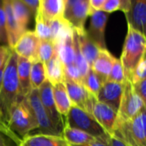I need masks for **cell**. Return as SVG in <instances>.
<instances>
[{
    "mask_svg": "<svg viewBox=\"0 0 146 146\" xmlns=\"http://www.w3.org/2000/svg\"><path fill=\"white\" fill-rule=\"evenodd\" d=\"M92 115L104 128L106 133L110 137H111L117 113L110 106L96 100L93 104Z\"/></svg>",
    "mask_w": 146,
    "mask_h": 146,
    "instance_id": "9a60e30c",
    "label": "cell"
},
{
    "mask_svg": "<svg viewBox=\"0 0 146 146\" xmlns=\"http://www.w3.org/2000/svg\"><path fill=\"white\" fill-rule=\"evenodd\" d=\"M40 44V39L36 35L34 31H26L17 40L12 50L17 56L27 59L29 61H39L38 57V51Z\"/></svg>",
    "mask_w": 146,
    "mask_h": 146,
    "instance_id": "8fae6325",
    "label": "cell"
},
{
    "mask_svg": "<svg viewBox=\"0 0 146 146\" xmlns=\"http://www.w3.org/2000/svg\"><path fill=\"white\" fill-rule=\"evenodd\" d=\"M56 54V52L55 44L52 41L40 40L38 51V60L41 62L45 64Z\"/></svg>",
    "mask_w": 146,
    "mask_h": 146,
    "instance_id": "4dcf8cb0",
    "label": "cell"
},
{
    "mask_svg": "<svg viewBox=\"0 0 146 146\" xmlns=\"http://www.w3.org/2000/svg\"><path fill=\"white\" fill-rule=\"evenodd\" d=\"M145 36L128 27L121 56L120 58L126 79L128 78L130 73L142 57L145 56Z\"/></svg>",
    "mask_w": 146,
    "mask_h": 146,
    "instance_id": "3957f363",
    "label": "cell"
},
{
    "mask_svg": "<svg viewBox=\"0 0 146 146\" xmlns=\"http://www.w3.org/2000/svg\"><path fill=\"white\" fill-rule=\"evenodd\" d=\"M46 80L44 65L40 61L33 62L30 70V82L32 90L38 89V87Z\"/></svg>",
    "mask_w": 146,
    "mask_h": 146,
    "instance_id": "4316f807",
    "label": "cell"
},
{
    "mask_svg": "<svg viewBox=\"0 0 146 146\" xmlns=\"http://www.w3.org/2000/svg\"><path fill=\"white\" fill-rule=\"evenodd\" d=\"M18 101L17 55L12 50L5 66L2 86L0 89V120L7 127L11 110Z\"/></svg>",
    "mask_w": 146,
    "mask_h": 146,
    "instance_id": "6da1fadb",
    "label": "cell"
},
{
    "mask_svg": "<svg viewBox=\"0 0 146 146\" xmlns=\"http://www.w3.org/2000/svg\"><path fill=\"white\" fill-rule=\"evenodd\" d=\"M53 97L58 113L62 117H66L72 106V103L63 82L57 83L53 86Z\"/></svg>",
    "mask_w": 146,
    "mask_h": 146,
    "instance_id": "d4e9b609",
    "label": "cell"
},
{
    "mask_svg": "<svg viewBox=\"0 0 146 146\" xmlns=\"http://www.w3.org/2000/svg\"><path fill=\"white\" fill-rule=\"evenodd\" d=\"M40 102L55 128L62 134L65 126L63 117L58 113L53 97V86L46 80L38 89Z\"/></svg>",
    "mask_w": 146,
    "mask_h": 146,
    "instance_id": "ba28073f",
    "label": "cell"
},
{
    "mask_svg": "<svg viewBox=\"0 0 146 146\" xmlns=\"http://www.w3.org/2000/svg\"><path fill=\"white\" fill-rule=\"evenodd\" d=\"M110 14L104 11H95L91 15V21L86 33L92 41L100 49L107 50L105 41V29Z\"/></svg>",
    "mask_w": 146,
    "mask_h": 146,
    "instance_id": "7c38bea8",
    "label": "cell"
},
{
    "mask_svg": "<svg viewBox=\"0 0 146 146\" xmlns=\"http://www.w3.org/2000/svg\"><path fill=\"white\" fill-rule=\"evenodd\" d=\"M0 130H2L16 145L18 146L19 145H20V143H21V139H20L16 135H15L7 127H5L3 123H2V121H1V120H0Z\"/></svg>",
    "mask_w": 146,
    "mask_h": 146,
    "instance_id": "f35d334b",
    "label": "cell"
},
{
    "mask_svg": "<svg viewBox=\"0 0 146 146\" xmlns=\"http://www.w3.org/2000/svg\"><path fill=\"white\" fill-rule=\"evenodd\" d=\"M74 33H75V35H76L78 43H79L80 51H81L84 58L86 59V62L88 63L89 67L91 68L92 64L97 58L100 49L88 37V35L86 33V30H85L82 33H79L76 32H74Z\"/></svg>",
    "mask_w": 146,
    "mask_h": 146,
    "instance_id": "7402d4cb",
    "label": "cell"
},
{
    "mask_svg": "<svg viewBox=\"0 0 146 146\" xmlns=\"http://www.w3.org/2000/svg\"><path fill=\"white\" fill-rule=\"evenodd\" d=\"M131 3H132V0H121L120 10H121L122 12L127 14L130 9Z\"/></svg>",
    "mask_w": 146,
    "mask_h": 146,
    "instance_id": "b9f144b4",
    "label": "cell"
},
{
    "mask_svg": "<svg viewBox=\"0 0 146 146\" xmlns=\"http://www.w3.org/2000/svg\"><path fill=\"white\" fill-rule=\"evenodd\" d=\"M146 61L145 56L142 57V59L138 62V64L135 66V68L132 70V72L130 73L128 78L127 80H128L132 85L136 84L138 82H140L142 80H146Z\"/></svg>",
    "mask_w": 146,
    "mask_h": 146,
    "instance_id": "1f68e13d",
    "label": "cell"
},
{
    "mask_svg": "<svg viewBox=\"0 0 146 146\" xmlns=\"http://www.w3.org/2000/svg\"><path fill=\"white\" fill-rule=\"evenodd\" d=\"M65 0H39L38 13L46 21L63 19Z\"/></svg>",
    "mask_w": 146,
    "mask_h": 146,
    "instance_id": "e0dca14e",
    "label": "cell"
},
{
    "mask_svg": "<svg viewBox=\"0 0 146 146\" xmlns=\"http://www.w3.org/2000/svg\"><path fill=\"white\" fill-rule=\"evenodd\" d=\"M0 146H17L2 130H0Z\"/></svg>",
    "mask_w": 146,
    "mask_h": 146,
    "instance_id": "60d3db41",
    "label": "cell"
},
{
    "mask_svg": "<svg viewBox=\"0 0 146 146\" xmlns=\"http://www.w3.org/2000/svg\"><path fill=\"white\" fill-rule=\"evenodd\" d=\"M0 45H7V42L6 40L3 38L2 34H1V32H0ZM8 46V45H7Z\"/></svg>",
    "mask_w": 146,
    "mask_h": 146,
    "instance_id": "f6af8a7d",
    "label": "cell"
},
{
    "mask_svg": "<svg viewBox=\"0 0 146 146\" xmlns=\"http://www.w3.org/2000/svg\"><path fill=\"white\" fill-rule=\"evenodd\" d=\"M0 32L3 38L7 42V36H6V16L5 11L3 9V0H0Z\"/></svg>",
    "mask_w": 146,
    "mask_h": 146,
    "instance_id": "d590c367",
    "label": "cell"
},
{
    "mask_svg": "<svg viewBox=\"0 0 146 146\" xmlns=\"http://www.w3.org/2000/svg\"><path fill=\"white\" fill-rule=\"evenodd\" d=\"M125 80H126V78H125L124 70H123L121 62L120 59L115 58L107 80L119 83V84H123Z\"/></svg>",
    "mask_w": 146,
    "mask_h": 146,
    "instance_id": "d6a6232c",
    "label": "cell"
},
{
    "mask_svg": "<svg viewBox=\"0 0 146 146\" xmlns=\"http://www.w3.org/2000/svg\"><path fill=\"white\" fill-rule=\"evenodd\" d=\"M62 136L69 146L85 145L98 139L81 130L72 128L68 126H64L62 132Z\"/></svg>",
    "mask_w": 146,
    "mask_h": 146,
    "instance_id": "603a6c76",
    "label": "cell"
},
{
    "mask_svg": "<svg viewBox=\"0 0 146 146\" xmlns=\"http://www.w3.org/2000/svg\"><path fill=\"white\" fill-rule=\"evenodd\" d=\"M115 59V57L108 50H100L97 58L92 64L90 68L101 79L103 83L107 80Z\"/></svg>",
    "mask_w": 146,
    "mask_h": 146,
    "instance_id": "ffe728a7",
    "label": "cell"
},
{
    "mask_svg": "<svg viewBox=\"0 0 146 146\" xmlns=\"http://www.w3.org/2000/svg\"><path fill=\"white\" fill-rule=\"evenodd\" d=\"M6 63L0 67V89H1V86H2V82H3V74H4V69H5Z\"/></svg>",
    "mask_w": 146,
    "mask_h": 146,
    "instance_id": "ee69618b",
    "label": "cell"
},
{
    "mask_svg": "<svg viewBox=\"0 0 146 146\" xmlns=\"http://www.w3.org/2000/svg\"><path fill=\"white\" fill-rule=\"evenodd\" d=\"M128 27L145 36L146 1L132 0L129 11L125 14Z\"/></svg>",
    "mask_w": 146,
    "mask_h": 146,
    "instance_id": "4fadbf2b",
    "label": "cell"
},
{
    "mask_svg": "<svg viewBox=\"0 0 146 146\" xmlns=\"http://www.w3.org/2000/svg\"><path fill=\"white\" fill-rule=\"evenodd\" d=\"M11 4L15 20L21 33L23 34L26 31H27L31 14L21 0H11Z\"/></svg>",
    "mask_w": 146,
    "mask_h": 146,
    "instance_id": "484cf974",
    "label": "cell"
},
{
    "mask_svg": "<svg viewBox=\"0 0 146 146\" xmlns=\"http://www.w3.org/2000/svg\"><path fill=\"white\" fill-rule=\"evenodd\" d=\"M135 93L144 101L146 102V80L133 85Z\"/></svg>",
    "mask_w": 146,
    "mask_h": 146,
    "instance_id": "e575fe53",
    "label": "cell"
},
{
    "mask_svg": "<svg viewBox=\"0 0 146 146\" xmlns=\"http://www.w3.org/2000/svg\"><path fill=\"white\" fill-rule=\"evenodd\" d=\"M8 127L20 139L30 134L31 132L38 130L37 121L27 98L18 101L12 109Z\"/></svg>",
    "mask_w": 146,
    "mask_h": 146,
    "instance_id": "277c9868",
    "label": "cell"
},
{
    "mask_svg": "<svg viewBox=\"0 0 146 146\" xmlns=\"http://www.w3.org/2000/svg\"><path fill=\"white\" fill-rule=\"evenodd\" d=\"M103 85L101 79L90 68L87 74L82 80V86L96 98L98 96L99 91Z\"/></svg>",
    "mask_w": 146,
    "mask_h": 146,
    "instance_id": "83f0119b",
    "label": "cell"
},
{
    "mask_svg": "<svg viewBox=\"0 0 146 146\" xmlns=\"http://www.w3.org/2000/svg\"><path fill=\"white\" fill-rule=\"evenodd\" d=\"M11 51L12 50L7 45H0V67L7 62Z\"/></svg>",
    "mask_w": 146,
    "mask_h": 146,
    "instance_id": "74e56055",
    "label": "cell"
},
{
    "mask_svg": "<svg viewBox=\"0 0 146 146\" xmlns=\"http://www.w3.org/2000/svg\"><path fill=\"white\" fill-rule=\"evenodd\" d=\"M56 52L65 67L74 64V31L68 33L64 38L55 44Z\"/></svg>",
    "mask_w": 146,
    "mask_h": 146,
    "instance_id": "44dd1931",
    "label": "cell"
},
{
    "mask_svg": "<svg viewBox=\"0 0 146 146\" xmlns=\"http://www.w3.org/2000/svg\"><path fill=\"white\" fill-rule=\"evenodd\" d=\"M89 15V0H65L63 19L76 33H82Z\"/></svg>",
    "mask_w": 146,
    "mask_h": 146,
    "instance_id": "52a82bcc",
    "label": "cell"
},
{
    "mask_svg": "<svg viewBox=\"0 0 146 146\" xmlns=\"http://www.w3.org/2000/svg\"><path fill=\"white\" fill-rule=\"evenodd\" d=\"M110 146H127L124 145L123 143H121V141H119L118 139H116L114 137H110Z\"/></svg>",
    "mask_w": 146,
    "mask_h": 146,
    "instance_id": "7bdbcfd3",
    "label": "cell"
},
{
    "mask_svg": "<svg viewBox=\"0 0 146 146\" xmlns=\"http://www.w3.org/2000/svg\"><path fill=\"white\" fill-rule=\"evenodd\" d=\"M63 83L72 104L92 115L93 104L97 98L93 97L81 84H78L68 78L64 79Z\"/></svg>",
    "mask_w": 146,
    "mask_h": 146,
    "instance_id": "30bf717a",
    "label": "cell"
},
{
    "mask_svg": "<svg viewBox=\"0 0 146 146\" xmlns=\"http://www.w3.org/2000/svg\"><path fill=\"white\" fill-rule=\"evenodd\" d=\"M74 64L79 69L82 78L84 79L85 76L87 74V73H88V71L90 69V67H89L88 63L86 62V59L84 58V56H83V55H82V53L80 51V46H79V43H78V40H77V38H76L74 31Z\"/></svg>",
    "mask_w": 146,
    "mask_h": 146,
    "instance_id": "f1b7e54d",
    "label": "cell"
},
{
    "mask_svg": "<svg viewBox=\"0 0 146 146\" xmlns=\"http://www.w3.org/2000/svg\"><path fill=\"white\" fill-rule=\"evenodd\" d=\"M35 21H36V25H35L34 33L38 37V38L40 40L52 41L51 31H50L49 21H44L38 12L35 15Z\"/></svg>",
    "mask_w": 146,
    "mask_h": 146,
    "instance_id": "f546056e",
    "label": "cell"
},
{
    "mask_svg": "<svg viewBox=\"0 0 146 146\" xmlns=\"http://www.w3.org/2000/svg\"><path fill=\"white\" fill-rule=\"evenodd\" d=\"M3 9L6 16V36H7V45L11 50L22 35L13 14L11 0H3Z\"/></svg>",
    "mask_w": 146,
    "mask_h": 146,
    "instance_id": "ac0fdd59",
    "label": "cell"
},
{
    "mask_svg": "<svg viewBox=\"0 0 146 146\" xmlns=\"http://www.w3.org/2000/svg\"><path fill=\"white\" fill-rule=\"evenodd\" d=\"M18 146H69L62 136L42 133L28 134L21 139Z\"/></svg>",
    "mask_w": 146,
    "mask_h": 146,
    "instance_id": "d6986e66",
    "label": "cell"
},
{
    "mask_svg": "<svg viewBox=\"0 0 146 146\" xmlns=\"http://www.w3.org/2000/svg\"><path fill=\"white\" fill-rule=\"evenodd\" d=\"M32 62L17 56V80L19 89V101L26 98L32 92L30 82V70Z\"/></svg>",
    "mask_w": 146,
    "mask_h": 146,
    "instance_id": "2e32d148",
    "label": "cell"
},
{
    "mask_svg": "<svg viewBox=\"0 0 146 146\" xmlns=\"http://www.w3.org/2000/svg\"><path fill=\"white\" fill-rule=\"evenodd\" d=\"M145 110L130 120H115L112 136L127 146H146Z\"/></svg>",
    "mask_w": 146,
    "mask_h": 146,
    "instance_id": "7a4b0ae2",
    "label": "cell"
},
{
    "mask_svg": "<svg viewBox=\"0 0 146 146\" xmlns=\"http://www.w3.org/2000/svg\"><path fill=\"white\" fill-rule=\"evenodd\" d=\"M44 65L46 80L52 85L57 83H62L64 81L65 74H64V66L56 54L48 62Z\"/></svg>",
    "mask_w": 146,
    "mask_h": 146,
    "instance_id": "cb8c5ba5",
    "label": "cell"
},
{
    "mask_svg": "<svg viewBox=\"0 0 146 146\" xmlns=\"http://www.w3.org/2000/svg\"><path fill=\"white\" fill-rule=\"evenodd\" d=\"M144 109H145V102L135 93L132 83L126 79L122 84V95L116 120L133 119Z\"/></svg>",
    "mask_w": 146,
    "mask_h": 146,
    "instance_id": "8992f818",
    "label": "cell"
},
{
    "mask_svg": "<svg viewBox=\"0 0 146 146\" xmlns=\"http://www.w3.org/2000/svg\"><path fill=\"white\" fill-rule=\"evenodd\" d=\"M79 146H110V137H105V138L98 139L96 141H94V142H92L91 144Z\"/></svg>",
    "mask_w": 146,
    "mask_h": 146,
    "instance_id": "ab89813d",
    "label": "cell"
},
{
    "mask_svg": "<svg viewBox=\"0 0 146 146\" xmlns=\"http://www.w3.org/2000/svg\"><path fill=\"white\" fill-rule=\"evenodd\" d=\"M120 5L121 0H105L102 6L101 11L110 14L120 9Z\"/></svg>",
    "mask_w": 146,
    "mask_h": 146,
    "instance_id": "836d02e7",
    "label": "cell"
},
{
    "mask_svg": "<svg viewBox=\"0 0 146 146\" xmlns=\"http://www.w3.org/2000/svg\"><path fill=\"white\" fill-rule=\"evenodd\" d=\"M24 5L29 10L31 15L35 16L39 7V0H21Z\"/></svg>",
    "mask_w": 146,
    "mask_h": 146,
    "instance_id": "8d00e7d4",
    "label": "cell"
},
{
    "mask_svg": "<svg viewBox=\"0 0 146 146\" xmlns=\"http://www.w3.org/2000/svg\"><path fill=\"white\" fill-rule=\"evenodd\" d=\"M64 121L65 126L81 130L96 139L110 137L91 114L74 104H72Z\"/></svg>",
    "mask_w": 146,
    "mask_h": 146,
    "instance_id": "5b68a950",
    "label": "cell"
},
{
    "mask_svg": "<svg viewBox=\"0 0 146 146\" xmlns=\"http://www.w3.org/2000/svg\"><path fill=\"white\" fill-rule=\"evenodd\" d=\"M35 116V119L37 121L38 126V133L42 134H47V135H56V136H62L61 133L55 128L53 126L51 121L48 117L47 113L45 112L40 99L38 96V89L32 90V92L29 93V95L26 98Z\"/></svg>",
    "mask_w": 146,
    "mask_h": 146,
    "instance_id": "9c48e42d",
    "label": "cell"
},
{
    "mask_svg": "<svg viewBox=\"0 0 146 146\" xmlns=\"http://www.w3.org/2000/svg\"><path fill=\"white\" fill-rule=\"evenodd\" d=\"M122 95V84L108 81L103 83L97 100L110 106L116 113L118 111Z\"/></svg>",
    "mask_w": 146,
    "mask_h": 146,
    "instance_id": "5bb4252c",
    "label": "cell"
}]
</instances>
